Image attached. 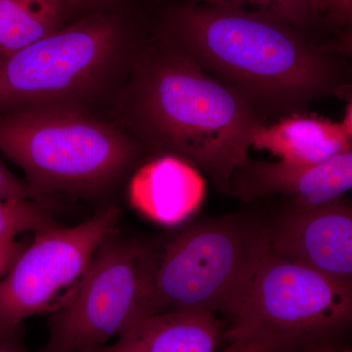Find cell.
Instances as JSON below:
<instances>
[{
  "instance_id": "cell-1",
  "label": "cell",
  "mask_w": 352,
  "mask_h": 352,
  "mask_svg": "<svg viewBox=\"0 0 352 352\" xmlns=\"http://www.w3.org/2000/svg\"><path fill=\"white\" fill-rule=\"evenodd\" d=\"M250 104L265 124L352 97L349 58L295 25L236 7L173 2L154 32Z\"/></svg>"
},
{
  "instance_id": "cell-2",
  "label": "cell",
  "mask_w": 352,
  "mask_h": 352,
  "mask_svg": "<svg viewBox=\"0 0 352 352\" xmlns=\"http://www.w3.org/2000/svg\"><path fill=\"white\" fill-rule=\"evenodd\" d=\"M124 95V116L144 150L173 155L229 195L234 170L265 124L250 104L168 41L143 38Z\"/></svg>"
},
{
  "instance_id": "cell-3",
  "label": "cell",
  "mask_w": 352,
  "mask_h": 352,
  "mask_svg": "<svg viewBox=\"0 0 352 352\" xmlns=\"http://www.w3.org/2000/svg\"><path fill=\"white\" fill-rule=\"evenodd\" d=\"M226 317V351H347L352 288L270 250Z\"/></svg>"
},
{
  "instance_id": "cell-4",
  "label": "cell",
  "mask_w": 352,
  "mask_h": 352,
  "mask_svg": "<svg viewBox=\"0 0 352 352\" xmlns=\"http://www.w3.org/2000/svg\"><path fill=\"white\" fill-rule=\"evenodd\" d=\"M0 151L24 171L34 199L102 195L145 150L82 109L34 107L0 116Z\"/></svg>"
},
{
  "instance_id": "cell-5",
  "label": "cell",
  "mask_w": 352,
  "mask_h": 352,
  "mask_svg": "<svg viewBox=\"0 0 352 352\" xmlns=\"http://www.w3.org/2000/svg\"><path fill=\"white\" fill-rule=\"evenodd\" d=\"M143 38L119 18L95 12L0 60V109H82L122 67Z\"/></svg>"
},
{
  "instance_id": "cell-6",
  "label": "cell",
  "mask_w": 352,
  "mask_h": 352,
  "mask_svg": "<svg viewBox=\"0 0 352 352\" xmlns=\"http://www.w3.org/2000/svg\"><path fill=\"white\" fill-rule=\"evenodd\" d=\"M268 251V222L254 215L194 224L157 256L149 315L195 309L226 316Z\"/></svg>"
},
{
  "instance_id": "cell-7",
  "label": "cell",
  "mask_w": 352,
  "mask_h": 352,
  "mask_svg": "<svg viewBox=\"0 0 352 352\" xmlns=\"http://www.w3.org/2000/svg\"><path fill=\"white\" fill-rule=\"evenodd\" d=\"M157 256L143 243L110 236L72 300L53 312L43 351L99 352L148 316Z\"/></svg>"
},
{
  "instance_id": "cell-8",
  "label": "cell",
  "mask_w": 352,
  "mask_h": 352,
  "mask_svg": "<svg viewBox=\"0 0 352 352\" xmlns=\"http://www.w3.org/2000/svg\"><path fill=\"white\" fill-rule=\"evenodd\" d=\"M119 217V208L109 207L78 226L36 232L0 279V328H19L25 319L68 303Z\"/></svg>"
},
{
  "instance_id": "cell-9",
  "label": "cell",
  "mask_w": 352,
  "mask_h": 352,
  "mask_svg": "<svg viewBox=\"0 0 352 352\" xmlns=\"http://www.w3.org/2000/svg\"><path fill=\"white\" fill-rule=\"evenodd\" d=\"M340 200L314 208L293 204L268 222L270 250L352 288V210Z\"/></svg>"
},
{
  "instance_id": "cell-10",
  "label": "cell",
  "mask_w": 352,
  "mask_h": 352,
  "mask_svg": "<svg viewBox=\"0 0 352 352\" xmlns=\"http://www.w3.org/2000/svg\"><path fill=\"white\" fill-rule=\"evenodd\" d=\"M352 187V150L316 164L276 163L248 157L234 170L230 192L243 203L287 196L298 207H320L340 200Z\"/></svg>"
},
{
  "instance_id": "cell-11",
  "label": "cell",
  "mask_w": 352,
  "mask_h": 352,
  "mask_svg": "<svg viewBox=\"0 0 352 352\" xmlns=\"http://www.w3.org/2000/svg\"><path fill=\"white\" fill-rule=\"evenodd\" d=\"M205 193L200 171L173 155H159L143 164L129 187L131 205L164 226L180 223L194 214Z\"/></svg>"
},
{
  "instance_id": "cell-12",
  "label": "cell",
  "mask_w": 352,
  "mask_h": 352,
  "mask_svg": "<svg viewBox=\"0 0 352 352\" xmlns=\"http://www.w3.org/2000/svg\"><path fill=\"white\" fill-rule=\"evenodd\" d=\"M222 340V324L212 312L168 310L143 317L99 351L210 352Z\"/></svg>"
},
{
  "instance_id": "cell-13",
  "label": "cell",
  "mask_w": 352,
  "mask_h": 352,
  "mask_svg": "<svg viewBox=\"0 0 352 352\" xmlns=\"http://www.w3.org/2000/svg\"><path fill=\"white\" fill-rule=\"evenodd\" d=\"M351 139L340 122L303 112L259 124L251 148L265 150L288 163L316 164L351 150Z\"/></svg>"
},
{
  "instance_id": "cell-14",
  "label": "cell",
  "mask_w": 352,
  "mask_h": 352,
  "mask_svg": "<svg viewBox=\"0 0 352 352\" xmlns=\"http://www.w3.org/2000/svg\"><path fill=\"white\" fill-rule=\"evenodd\" d=\"M61 0H0V60L61 28Z\"/></svg>"
},
{
  "instance_id": "cell-15",
  "label": "cell",
  "mask_w": 352,
  "mask_h": 352,
  "mask_svg": "<svg viewBox=\"0 0 352 352\" xmlns=\"http://www.w3.org/2000/svg\"><path fill=\"white\" fill-rule=\"evenodd\" d=\"M186 3L236 7L279 18L307 32L318 43L326 41L308 0H177Z\"/></svg>"
},
{
  "instance_id": "cell-16",
  "label": "cell",
  "mask_w": 352,
  "mask_h": 352,
  "mask_svg": "<svg viewBox=\"0 0 352 352\" xmlns=\"http://www.w3.org/2000/svg\"><path fill=\"white\" fill-rule=\"evenodd\" d=\"M57 226L41 204L29 200L0 199V239L17 238L21 233Z\"/></svg>"
},
{
  "instance_id": "cell-17",
  "label": "cell",
  "mask_w": 352,
  "mask_h": 352,
  "mask_svg": "<svg viewBox=\"0 0 352 352\" xmlns=\"http://www.w3.org/2000/svg\"><path fill=\"white\" fill-rule=\"evenodd\" d=\"M0 199L29 200L32 199L27 182L13 175L0 161Z\"/></svg>"
},
{
  "instance_id": "cell-18",
  "label": "cell",
  "mask_w": 352,
  "mask_h": 352,
  "mask_svg": "<svg viewBox=\"0 0 352 352\" xmlns=\"http://www.w3.org/2000/svg\"><path fill=\"white\" fill-rule=\"evenodd\" d=\"M24 248L17 238L0 239V279L6 274Z\"/></svg>"
},
{
  "instance_id": "cell-19",
  "label": "cell",
  "mask_w": 352,
  "mask_h": 352,
  "mask_svg": "<svg viewBox=\"0 0 352 352\" xmlns=\"http://www.w3.org/2000/svg\"><path fill=\"white\" fill-rule=\"evenodd\" d=\"M27 351L17 329L0 328V352Z\"/></svg>"
},
{
  "instance_id": "cell-20",
  "label": "cell",
  "mask_w": 352,
  "mask_h": 352,
  "mask_svg": "<svg viewBox=\"0 0 352 352\" xmlns=\"http://www.w3.org/2000/svg\"><path fill=\"white\" fill-rule=\"evenodd\" d=\"M66 8L89 9V10H98L106 8L112 4L120 2V0H61Z\"/></svg>"
},
{
  "instance_id": "cell-21",
  "label": "cell",
  "mask_w": 352,
  "mask_h": 352,
  "mask_svg": "<svg viewBox=\"0 0 352 352\" xmlns=\"http://www.w3.org/2000/svg\"><path fill=\"white\" fill-rule=\"evenodd\" d=\"M346 111H344V118H342L340 124L344 127V131L352 136V97L346 99Z\"/></svg>"
},
{
  "instance_id": "cell-22",
  "label": "cell",
  "mask_w": 352,
  "mask_h": 352,
  "mask_svg": "<svg viewBox=\"0 0 352 352\" xmlns=\"http://www.w3.org/2000/svg\"><path fill=\"white\" fill-rule=\"evenodd\" d=\"M308 2H309V6L311 7L312 12H314L315 17L320 23L322 28L321 18L322 15H323L324 8H325L327 0H308ZM322 30H323V28H322Z\"/></svg>"
}]
</instances>
